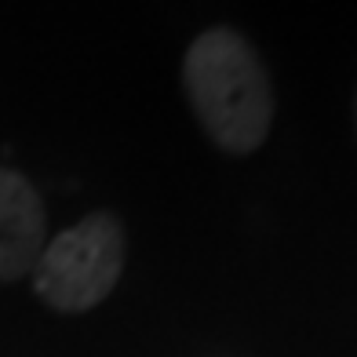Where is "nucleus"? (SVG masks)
<instances>
[{
  "label": "nucleus",
  "instance_id": "f257e3e1",
  "mask_svg": "<svg viewBox=\"0 0 357 357\" xmlns=\"http://www.w3.org/2000/svg\"><path fill=\"white\" fill-rule=\"evenodd\" d=\"M183 80L204 132L222 150L252 153L270 132L273 99L255 52L234 29H208L190 44Z\"/></svg>",
  "mask_w": 357,
  "mask_h": 357
},
{
  "label": "nucleus",
  "instance_id": "f03ea898",
  "mask_svg": "<svg viewBox=\"0 0 357 357\" xmlns=\"http://www.w3.org/2000/svg\"><path fill=\"white\" fill-rule=\"evenodd\" d=\"M121 266H124L121 222L106 212H95L70 230H62L52 245H44L33 266V288L52 310L84 314L113 291Z\"/></svg>",
  "mask_w": 357,
  "mask_h": 357
},
{
  "label": "nucleus",
  "instance_id": "7ed1b4c3",
  "mask_svg": "<svg viewBox=\"0 0 357 357\" xmlns=\"http://www.w3.org/2000/svg\"><path fill=\"white\" fill-rule=\"evenodd\" d=\"M44 204L40 193L19 172L0 168V281L33 273L44 252Z\"/></svg>",
  "mask_w": 357,
  "mask_h": 357
}]
</instances>
